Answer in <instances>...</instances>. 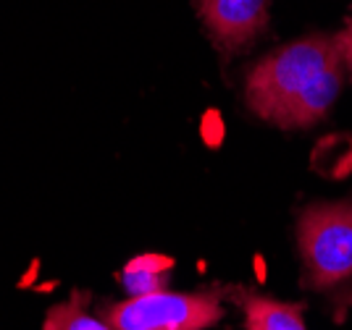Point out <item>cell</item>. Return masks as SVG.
<instances>
[{"instance_id": "cell-8", "label": "cell", "mask_w": 352, "mask_h": 330, "mask_svg": "<svg viewBox=\"0 0 352 330\" xmlns=\"http://www.w3.org/2000/svg\"><path fill=\"white\" fill-rule=\"evenodd\" d=\"M337 40V47H339V56L347 60V66H352V16L350 21H347V27L339 32V37H334Z\"/></svg>"}, {"instance_id": "cell-1", "label": "cell", "mask_w": 352, "mask_h": 330, "mask_svg": "<svg viewBox=\"0 0 352 330\" xmlns=\"http://www.w3.org/2000/svg\"><path fill=\"white\" fill-rule=\"evenodd\" d=\"M342 89V56L334 37L310 34L284 45L248 73L250 110L279 129L318 123Z\"/></svg>"}, {"instance_id": "cell-7", "label": "cell", "mask_w": 352, "mask_h": 330, "mask_svg": "<svg viewBox=\"0 0 352 330\" xmlns=\"http://www.w3.org/2000/svg\"><path fill=\"white\" fill-rule=\"evenodd\" d=\"M43 330H113L105 320H98L87 312V296L74 294L72 299L47 309Z\"/></svg>"}, {"instance_id": "cell-4", "label": "cell", "mask_w": 352, "mask_h": 330, "mask_svg": "<svg viewBox=\"0 0 352 330\" xmlns=\"http://www.w3.org/2000/svg\"><path fill=\"white\" fill-rule=\"evenodd\" d=\"M197 11L213 43L226 53L245 50L268 21V0H197Z\"/></svg>"}, {"instance_id": "cell-3", "label": "cell", "mask_w": 352, "mask_h": 330, "mask_svg": "<svg viewBox=\"0 0 352 330\" xmlns=\"http://www.w3.org/2000/svg\"><path fill=\"white\" fill-rule=\"evenodd\" d=\"M223 307L210 294L153 291L113 304L105 322L113 330H206L221 322Z\"/></svg>"}, {"instance_id": "cell-6", "label": "cell", "mask_w": 352, "mask_h": 330, "mask_svg": "<svg viewBox=\"0 0 352 330\" xmlns=\"http://www.w3.org/2000/svg\"><path fill=\"white\" fill-rule=\"evenodd\" d=\"M171 259L161 257V255H142V257L132 259L126 265V270L121 275L124 288L129 291V296H140V294H153V291H163L168 283V270H171Z\"/></svg>"}, {"instance_id": "cell-5", "label": "cell", "mask_w": 352, "mask_h": 330, "mask_svg": "<svg viewBox=\"0 0 352 330\" xmlns=\"http://www.w3.org/2000/svg\"><path fill=\"white\" fill-rule=\"evenodd\" d=\"M242 309H245V328L248 330H308L305 320H302V309L297 304L248 294L242 299Z\"/></svg>"}, {"instance_id": "cell-2", "label": "cell", "mask_w": 352, "mask_h": 330, "mask_svg": "<svg viewBox=\"0 0 352 330\" xmlns=\"http://www.w3.org/2000/svg\"><path fill=\"white\" fill-rule=\"evenodd\" d=\"M305 286L331 288L352 275V200L321 202L302 210L297 223Z\"/></svg>"}]
</instances>
